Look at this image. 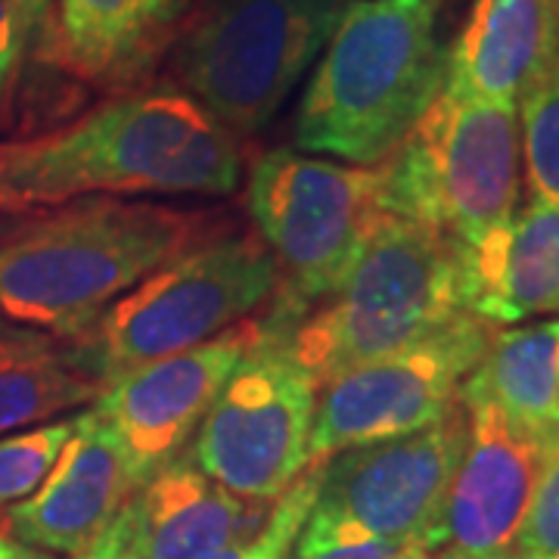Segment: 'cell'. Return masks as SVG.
Wrapping results in <instances>:
<instances>
[{"label": "cell", "mask_w": 559, "mask_h": 559, "mask_svg": "<svg viewBox=\"0 0 559 559\" xmlns=\"http://www.w3.org/2000/svg\"><path fill=\"white\" fill-rule=\"evenodd\" d=\"M559 62V0H476L441 87L469 100L520 106Z\"/></svg>", "instance_id": "15"}, {"label": "cell", "mask_w": 559, "mask_h": 559, "mask_svg": "<svg viewBox=\"0 0 559 559\" xmlns=\"http://www.w3.org/2000/svg\"><path fill=\"white\" fill-rule=\"evenodd\" d=\"M240 143L200 100L156 87L124 94L40 138L0 146V183L20 209L79 197L230 193Z\"/></svg>", "instance_id": "1"}, {"label": "cell", "mask_w": 559, "mask_h": 559, "mask_svg": "<svg viewBox=\"0 0 559 559\" xmlns=\"http://www.w3.org/2000/svg\"><path fill=\"white\" fill-rule=\"evenodd\" d=\"M520 165V106L441 87L380 162L385 205L395 218L473 246L516 215Z\"/></svg>", "instance_id": "6"}, {"label": "cell", "mask_w": 559, "mask_h": 559, "mask_svg": "<svg viewBox=\"0 0 559 559\" xmlns=\"http://www.w3.org/2000/svg\"><path fill=\"white\" fill-rule=\"evenodd\" d=\"M259 333L261 323L246 318L197 348L124 373L97 395L94 407L112 426L138 491L193 441Z\"/></svg>", "instance_id": "12"}, {"label": "cell", "mask_w": 559, "mask_h": 559, "mask_svg": "<svg viewBox=\"0 0 559 559\" xmlns=\"http://www.w3.org/2000/svg\"><path fill=\"white\" fill-rule=\"evenodd\" d=\"M75 417L47 419L20 432L0 436V510L32 498L53 463L60 460L66 441L72 439Z\"/></svg>", "instance_id": "22"}, {"label": "cell", "mask_w": 559, "mask_h": 559, "mask_svg": "<svg viewBox=\"0 0 559 559\" xmlns=\"http://www.w3.org/2000/svg\"><path fill=\"white\" fill-rule=\"evenodd\" d=\"M183 3L187 0H60L50 57L91 84H131L159 57Z\"/></svg>", "instance_id": "18"}, {"label": "cell", "mask_w": 559, "mask_h": 559, "mask_svg": "<svg viewBox=\"0 0 559 559\" xmlns=\"http://www.w3.org/2000/svg\"><path fill=\"white\" fill-rule=\"evenodd\" d=\"M277 277V261L255 237L190 246L106 308L69 348L106 389L138 367L221 336L274 293Z\"/></svg>", "instance_id": "5"}, {"label": "cell", "mask_w": 559, "mask_h": 559, "mask_svg": "<svg viewBox=\"0 0 559 559\" xmlns=\"http://www.w3.org/2000/svg\"><path fill=\"white\" fill-rule=\"evenodd\" d=\"M20 22L25 53H50L53 40V0H10Z\"/></svg>", "instance_id": "28"}, {"label": "cell", "mask_w": 559, "mask_h": 559, "mask_svg": "<svg viewBox=\"0 0 559 559\" xmlns=\"http://www.w3.org/2000/svg\"><path fill=\"white\" fill-rule=\"evenodd\" d=\"M469 314L460 242L392 218L314 311L280 326L293 358L320 385L426 340Z\"/></svg>", "instance_id": "4"}, {"label": "cell", "mask_w": 559, "mask_h": 559, "mask_svg": "<svg viewBox=\"0 0 559 559\" xmlns=\"http://www.w3.org/2000/svg\"><path fill=\"white\" fill-rule=\"evenodd\" d=\"M469 419L466 451L448 498V540L481 559H513L525 510L554 444L503 417L491 401L460 399Z\"/></svg>", "instance_id": "13"}, {"label": "cell", "mask_w": 559, "mask_h": 559, "mask_svg": "<svg viewBox=\"0 0 559 559\" xmlns=\"http://www.w3.org/2000/svg\"><path fill=\"white\" fill-rule=\"evenodd\" d=\"M72 559H146L143 554V535H140V516L134 498L128 500L116 513V520L103 528L97 538Z\"/></svg>", "instance_id": "26"}, {"label": "cell", "mask_w": 559, "mask_h": 559, "mask_svg": "<svg viewBox=\"0 0 559 559\" xmlns=\"http://www.w3.org/2000/svg\"><path fill=\"white\" fill-rule=\"evenodd\" d=\"M138 495L112 426L91 404L32 498L7 507L3 532L40 554L75 557Z\"/></svg>", "instance_id": "14"}, {"label": "cell", "mask_w": 559, "mask_h": 559, "mask_svg": "<svg viewBox=\"0 0 559 559\" xmlns=\"http://www.w3.org/2000/svg\"><path fill=\"white\" fill-rule=\"evenodd\" d=\"M466 436L469 419L457 401L444 417L411 436L340 451L320 463L311 510L432 557L448 544V498Z\"/></svg>", "instance_id": "10"}, {"label": "cell", "mask_w": 559, "mask_h": 559, "mask_svg": "<svg viewBox=\"0 0 559 559\" xmlns=\"http://www.w3.org/2000/svg\"><path fill=\"white\" fill-rule=\"evenodd\" d=\"M146 559H205L255 535L267 510L205 476L190 454L162 466L134 495Z\"/></svg>", "instance_id": "17"}, {"label": "cell", "mask_w": 559, "mask_h": 559, "mask_svg": "<svg viewBox=\"0 0 559 559\" xmlns=\"http://www.w3.org/2000/svg\"><path fill=\"white\" fill-rule=\"evenodd\" d=\"M100 392L69 342L0 314V436L94 404Z\"/></svg>", "instance_id": "20"}, {"label": "cell", "mask_w": 559, "mask_h": 559, "mask_svg": "<svg viewBox=\"0 0 559 559\" xmlns=\"http://www.w3.org/2000/svg\"><path fill=\"white\" fill-rule=\"evenodd\" d=\"M0 212H22L20 205H16V200L7 193V187L0 183Z\"/></svg>", "instance_id": "30"}, {"label": "cell", "mask_w": 559, "mask_h": 559, "mask_svg": "<svg viewBox=\"0 0 559 559\" xmlns=\"http://www.w3.org/2000/svg\"><path fill=\"white\" fill-rule=\"evenodd\" d=\"M0 559H50V554L32 550V547L10 538L7 532H0Z\"/></svg>", "instance_id": "29"}, {"label": "cell", "mask_w": 559, "mask_h": 559, "mask_svg": "<svg viewBox=\"0 0 559 559\" xmlns=\"http://www.w3.org/2000/svg\"><path fill=\"white\" fill-rule=\"evenodd\" d=\"M513 559H559V441L544 460L538 488L516 535Z\"/></svg>", "instance_id": "25"}, {"label": "cell", "mask_w": 559, "mask_h": 559, "mask_svg": "<svg viewBox=\"0 0 559 559\" xmlns=\"http://www.w3.org/2000/svg\"><path fill=\"white\" fill-rule=\"evenodd\" d=\"M520 134L532 202L559 205V62L520 103Z\"/></svg>", "instance_id": "21"}, {"label": "cell", "mask_w": 559, "mask_h": 559, "mask_svg": "<svg viewBox=\"0 0 559 559\" xmlns=\"http://www.w3.org/2000/svg\"><path fill=\"white\" fill-rule=\"evenodd\" d=\"M463 252L466 311L485 323L559 311V205L528 202Z\"/></svg>", "instance_id": "16"}, {"label": "cell", "mask_w": 559, "mask_h": 559, "mask_svg": "<svg viewBox=\"0 0 559 559\" xmlns=\"http://www.w3.org/2000/svg\"><path fill=\"white\" fill-rule=\"evenodd\" d=\"M200 218L91 197L0 237V314L62 342L84 336L140 280L193 246Z\"/></svg>", "instance_id": "2"}, {"label": "cell", "mask_w": 559, "mask_h": 559, "mask_svg": "<svg viewBox=\"0 0 559 559\" xmlns=\"http://www.w3.org/2000/svg\"><path fill=\"white\" fill-rule=\"evenodd\" d=\"M491 336V323L463 314L426 340L320 385L308 463L314 466L370 441L411 436L444 417Z\"/></svg>", "instance_id": "11"}, {"label": "cell", "mask_w": 559, "mask_h": 559, "mask_svg": "<svg viewBox=\"0 0 559 559\" xmlns=\"http://www.w3.org/2000/svg\"><path fill=\"white\" fill-rule=\"evenodd\" d=\"M460 399H485L525 432L559 441V320L495 333Z\"/></svg>", "instance_id": "19"}, {"label": "cell", "mask_w": 559, "mask_h": 559, "mask_svg": "<svg viewBox=\"0 0 559 559\" xmlns=\"http://www.w3.org/2000/svg\"><path fill=\"white\" fill-rule=\"evenodd\" d=\"M318 485L320 463H314L271 503V510H267V516H264L255 535L237 540V544H230V547H224V550L205 559H289L301 525L314 507Z\"/></svg>", "instance_id": "23"}, {"label": "cell", "mask_w": 559, "mask_h": 559, "mask_svg": "<svg viewBox=\"0 0 559 559\" xmlns=\"http://www.w3.org/2000/svg\"><path fill=\"white\" fill-rule=\"evenodd\" d=\"M289 559H429V554L370 538L352 525L326 520L311 510L293 544Z\"/></svg>", "instance_id": "24"}, {"label": "cell", "mask_w": 559, "mask_h": 559, "mask_svg": "<svg viewBox=\"0 0 559 559\" xmlns=\"http://www.w3.org/2000/svg\"><path fill=\"white\" fill-rule=\"evenodd\" d=\"M348 0H218L183 38L193 100L240 134L274 119L333 35Z\"/></svg>", "instance_id": "8"}, {"label": "cell", "mask_w": 559, "mask_h": 559, "mask_svg": "<svg viewBox=\"0 0 559 559\" xmlns=\"http://www.w3.org/2000/svg\"><path fill=\"white\" fill-rule=\"evenodd\" d=\"M439 559H481V557H469V554H463V550H444Z\"/></svg>", "instance_id": "31"}, {"label": "cell", "mask_w": 559, "mask_h": 559, "mask_svg": "<svg viewBox=\"0 0 559 559\" xmlns=\"http://www.w3.org/2000/svg\"><path fill=\"white\" fill-rule=\"evenodd\" d=\"M22 60H25V40H22L20 22L10 0H0V119L13 100Z\"/></svg>", "instance_id": "27"}, {"label": "cell", "mask_w": 559, "mask_h": 559, "mask_svg": "<svg viewBox=\"0 0 559 559\" xmlns=\"http://www.w3.org/2000/svg\"><path fill=\"white\" fill-rule=\"evenodd\" d=\"M441 0H348L296 109L305 153L380 165L444 81Z\"/></svg>", "instance_id": "3"}, {"label": "cell", "mask_w": 559, "mask_h": 559, "mask_svg": "<svg viewBox=\"0 0 559 559\" xmlns=\"http://www.w3.org/2000/svg\"><path fill=\"white\" fill-rule=\"evenodd\" d=\"M318 392V382L293 358L283 330L261 323L259 340L190 441V457L237 498L274 503L311 466L308 441Z\"/></svg>", "instance_id": "9"}, {"label": "cell", "mask_w": 559, "mask_h": 559, "mask_svg": "<svg viewBox=\"0 0 559 559\" xmlns=\"http://www.w3.org/2000/svg\"><path fill=\"white\" fill-rule=\"evenodd\" d=\"M249 212L286 274L296 308L326 299L364 249L395 218L380 165L318 159L296 150L264 153L249 178Z\"/></svg>", "instance_id": "7"}]
</instances>
